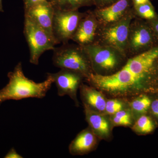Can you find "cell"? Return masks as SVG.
Returning <instances> with one entry per match:
<instances>
[{
	"instance_id": "cell-1",
	"label": "cell",
	"mask_w": 158,
	"mask_h": 158,
	"mask_svg": "<svg viewBox=\"0 0 158 158\" xmlns=\"http://www.w3.org/2000/svg\"><path fill=\"white\" fill-rule=\"evenodd\" d=\"M85 79L102 93L114 97L158 93V44L129 59L115 73H91Z\"/></svg>"
},
{
	"instance_id": "cell-2",
	"label": "cell",
	"mask_w": 158,
	"mask_h": 158,
	"mask_svg": "<svg viewBox=\"0 0 158 158\" xmlns=\"http://www.w3.org/2000/svg\"><path fill=\"white\" fill-rule=\"evenodd\" d=\"M8 77L9 83L0 90V105L9 100L43 98L54 83L53 80L48 75L46 80L41 83H36L28 78L23 72L21 62L18 63L13 71L9 73Z\"/></svg>"
},
{
	"instance_id": "cell-3",
	"label": "cell",
	"mask_w": 158,
	"mask_h": 158,
	"mask_svg": "<svg viewBox=\"0 0 158 158\" xmlns=\"http://www.w3.org/2000/svg\"><path fill=\"white\" fill-rule=\"evenodd\" d=\"M53 53V64L56 67L74 71L85 78L92 72L88 56L83 47L68 45L67 43L55 48Z\"/></svg>"
},
{
	"instance_id": "cell-4",
	"label": "cell",
	"mask_w": 158,
	"mask_h": 158,
	"mask_svg": "<svg viewBox=\"0 0 158 158\" xmlns=\"http://www.w3.org/2000/svg\"><path fill=\"white\" fill-rule=\"evenodd\" d=\"M24 16L23 32L30 49V62L37 65L40 56L46 51L53 50L56 43L34 21Z\"/></svg>"
},
{
	"instance_id": "cell-5",
	"label": "cell",
	"mask_w": 158,
	"mask_h": 158,
	"mask_svg": "<svg viewBox=\"0 0 158 158\" xmlns=\"http://www.w3.org/2000/svg\"><path fill=\"white\" fill-rule=\"evenodd\" d=\"M54 9L52 25L54 38L57 44L67 43L72 38L81 20L86 15L80 13L78 10Z\"/></svg>"
},
{
	"instance_id": "cell-6",
	"label": "cell",
	"mask_w": 158,
	"mask_h": 158,
	"mask_svg": "<svg viewBox=\"0 0 158 158\" xmlns=\"http://www.w3.org/2000/svg\"><path fill=\"white\" fill-rule=\"evenodd\" d=\"M95 73L104 75L115 70L119 64L118 51L109 46H102L91 43L82 46Z\"/></svg>"
},
{
	"instance_id": "cell-7",
	"label": "cell",
	"mask_w": 158,
	"mask_h": 158,
	"mask_svg": "<svg viewBox=\"0 0 158 158\" xmlns=\"http://www.w3.org/2000/svg\"><path fill=\"white\" fill-rule=\"evenodd\" d=\"M53 80L56 84L58 94L62 97L69 95L75 102L77 106H79V102L77 98V92L82 84L84 75L74 71L61 69L56 73H48Z\"/></svg>"
},
{
	"instance_id": "cell-8",
	"label": "cell",
	"mask_w": 158,
	"mask_h": 158,
	"mask_svg": "<svg viewBox=\"0 0 158 158\" xmlns=\"http://www.w3.org/2000/svg\"><path fill=\"white\" fill-rule=\"evenodd\" d=\"M131 15L124 16L107 28L103 32V40L108 46L123 52L128 44L131 20Z\"/></svg>"
},
{
	"instance_id": "cell-9",
	"label": "cell",
	"mask_w": 158,
	"mask_h": 158,
	"mask_svg": "<svg viewBox=\"0 0 158 158\" xmlns=\"http://www.w3.org/2000/svg\"><path fill=\"white\" fill-rule=\"evenodd\" d=\"M158 40L149 24L140 23L130 31L127 45L135 52H142L157 44Z\"/></svg>"
},
{
	"instance_id": "cell-10",
	"label": "cell",
	"mask_w": 158,
	"mask_h": 158,
	"mask_svg": "<svg viewBox=\"0 0 158 158\" xmlns=\"http://www.w3.org/2000/svg\"><path fill=\"white\" fill-rule=\"evenodd\" d=\"M24 11V15L34 21L55 40L52 31L55 9L50 1L41 2Z\"/></svg>"
},
{
	"instance_id": "cell-11",
	"label": "cell",
	"mask_w": 158,
	"mask_h": 158,
	"mask_svg": "<svg viewBox=\"0 0 158 158\" xmlns=\"http://www.w3.org/2000/svg\"><path fill=\"white\" fill-rule=\"evenodd\" d=\"M85 118L98 138L110 140L112 136V125L110 118L105 113H99L84 106Z\"/></svg>"
},
{
	"instance_id": "cell-12",
	"label": "cell",
	"mask_w": 158,
	"mask_h": 158,
	"mask_svg": "<svg viewBox=\"0 0 158 158\" xmlns=\"http://www.w3.org/2000/svg\"><path fill=\"white\" fill-rule=\"evenodd\" d=\"M98 138L89 127L77 135L69 144V153L73 156L87 154L96 148Z\"/></svg>"
},
{
	"instance_id": "cell-13",
	"label": "cell",
	"mask_w": 158,
	"mask_h": 158,
	"mask_svg": "<svg viewBox=\"0 0 158 158\" xmlns=\"http://www.w3.org/2000/svg\"><path fill=\"white\" fill-rule=\"evenodd\" d=\"M132 3V0H118L110 6L98 9L95 14L102 22L111 24L124 17Z\"/></svg>"
},
{
	"instance_id": "cell-14",
	"label": "cell",
	"mask_w": 158,
	"mask_h": 158,
	"mask_svg": "<svg viewBox=\"0 0 158 158\" xmlns=\"http://www.w3.org/2000/svg\"><path fill=\"white\" fill-rule=\"evenodd\" d=\"M97 22L92 15H85L78 26L72 40L81 46L93 42L97 29Z\"/></svg>"
},
{
	"instance_id": "cell-15",
	"label": "cell",
	"mask_w": 158,
	"mask_h": 158,
	"mask_svg": "<svg viewBox=\"0 0 158 158\" xmlns=\"http://www.w3.org/2000/svg\"><path fill=\"white\" fill-rule=\"evenodd\" d=\"M80 88L84 106L99 113H105L107 100L104 94L93 86L83 84Z\"/></svg>"
},
{
	"instance_id": "cell-16",
	"label": "cell",
	"mask_w": 158,
	"mask_h": 158,
	"mask_svg": "<svg viewBox=\"0 0 158 158\" xmlns=\"http://www.w3.org/2000/svg\"><path fill=\"white\" fill-rule=\"evenodd\" d=\"M54 8L63 10H77L94 5L92 0H50Z\"/></svg>"
},
{
	"instance_id": "cell-17",
	"label": "cell",
	"mask_w": 158,
	"mask_h": 158,
	"mask_svg": "<svg viewBox=\"0 0 158 158\" xmlns=\"http://www.w3.org/2000/svg\"><path fill=\"white\" fill-rule=\"evenodd\" d=\"M152 101L146 94L138 95L130 103L132 115L140 116L144 115L150 109Z\"/></svg>"
},
{
	"instance_id": "cell-18",
	"label": "cell",
	"mask_w": 158,
	"mask_h": 158,
	"mask_svg": "<svg viewBox=\"0 0 158 158\" xmlns=\"http://www.w3.org/2000/svg\"><path fill=\"white\" fill-rule=\"evenodd\" d=\"M138 135H145L152 132L155 129L153 121L149 116L143 115L139 116L132 127Z\"/></svg>"
},
{
	"instance_id": "cell-19",
	"label": "cell",
	"mask_w": 158,
	"mask_h": 158,
	"mask_svg": "<svg viewBox=\"0 0 158 158\" xmlns=\"http://www.w3.org/2000/svg\"><path fill=\"white\" fill-rule=\"evenodd\" d=\"M132 114L129 109H123L111 116L110 118L114 126H130L132 124Z\"/></svg>"
},
{
	"instance_id": "cell-20",
	"label": "cell",
	"mask_w": 158,
	"mask_h": 158,
	"mask_svg": "<svg viewBox=\"0 0 158 158\" xmlns=\"http://www.w3.org/2000/svg\"><path fill=\"white\" fill-rule=\"evenodd\" d=\"M135 9L139 16L148 21L154 19L157 15L151 2L140 5Z\"/></svg>"
},
{
	"instance_id": "cell-21",
	"label": "cell",
	"mask_w": 158,
	"mask_h": 158,
	"mask_svg": "<svg viewBox=\"0 0 158 158\" xmlns=\"http://www.w3.org/2000/svg\"><path fill=\"white\" fill-rule=\"evenodd\" d=\"M123 109H124V103L122 101L117 98L110 99L107 100L105 114L112 116Z\"/></svg>"
},
{
	"instance_id": "cell-22",
	"label": "cell",
	"mask_w": 158,
	"mask_h": 158,
	"mask_svg": "<svg viewBox=\"0 0 158 158\" xmlns=\"http://www.w3.org/2000/svg\"><path fill=\"white\" fill-rule=\"evenodd\" d=\"M118 1V0H92L94 5H96L100 8L110 6Z\"/></svg>"
},
{
	"instance_id": "cell-23",
	"label": "cell",
	"mask_w": 158,
	"mask_h": 158,
	"mask_svg": "<svg viewBox=\"0 0 158 158\" xmlns=\"http://www.w3.org/2000/svg\"><path fill=\"white\" fill-rule=\"evenodd\" d=\"M148 23L151 27L158 40V15L151 20L148 21Z\"/></svg>"
},
{
	"instance_id": "cell-24",
	"label": "cell",
	"mask_w": 158,
	"mask_h": 158,
	"mask_svg": "<svg viewBox=\"0 0 158 158\" xmlns=\"http://www.w3.org/2000/svg\"><path fill=\"white\" fill-rule=\"evenodd\" d=\"M150 109L153 116L158 119V98L152 102Z\"/></svg>"
},
{
	"instance_id": "cell-25",
	"label": "cell",
	"mask_w": 158,
	"mask_h": 158,
	"mask_svg": "<svg viewBox=\"0 0 158 158\" xmlns=\"http://www.w3.org/2000/svg\"><path fill=\"white\" fill-rule=\"evenodd\" d=\"M48 0H24V10H27L32 6Z\"/></svg>"
},
{
	"instance_id": "cell-26",
	"label": "cell",
	"mask_w": 158,
	"mask_h": 158,
	"mask_svg": "<svg viewBox=\"0 0 158 158\" xmlns=\"http://www.w3.org/2000/svg\"><path fill=\"white\" fill-rule=\"evenodd\" d=\"M6 158H22V156L18 153L14 148H12L9 150L8 153L5 156Z\"/></svg>"
},
{
	"instance_id": "cell-27",
	"label": "cell",
	"mask_w": 158,
	"mask_h": 158,
	"mask_svg": "<svg viewBox=\"0 0 158 158\" xmlns=\"http://www.w3.org/2000/svg\"><path fill=\"white\" fill-rule=\"evenodd\" d=\"M134 8L140 5H143L146 3H150V0H132Z\"/></svg>"
},
{
	"instance_id": "cell-28",
	"label": "cell",
	"mask_w": 158,
	"mask_h": 158,
	"mask_svg": "<svg viewBox=\"0 0 158 158\" xmlns=\"http://www.w3.org/2000/svg\"><path fill=\"white\" fill-rule=\"evenodd\" d=\"M0 12H4L3 9L2 0H0Z\"/></svg>"
},
{
	"instance_id": "cell-29",
	"label": "cell",
	"mask_w": 158,
	"mask_h": 158,
	"mask_svg": "<svg viewBox=\"0 0 158 158\" xmlns=\"http://www.w3.org/2000/svg\"><path fill=\"white\" fill-rule=\"evenodd\" d=\"M48 1H50V0H48Z\"/></svg>"
}]
</instances>
